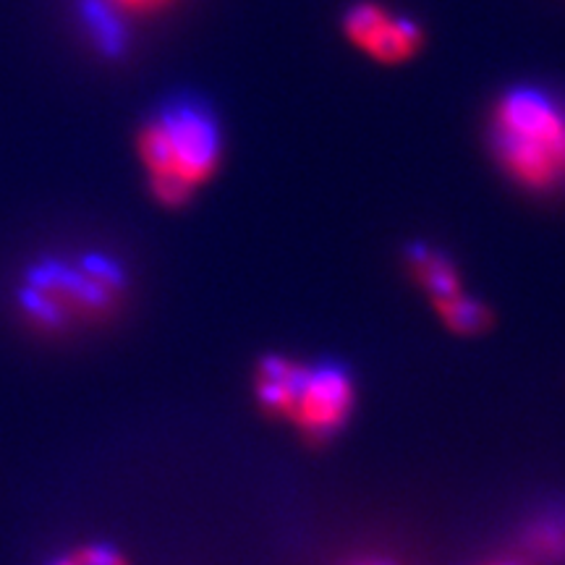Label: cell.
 I'll use <instances>...</instances> for the list:
<instances>
[{
	"mask_svg": "<svg viewBox=\"0 0 565 565\" xmlns=\"http://www.w3.org/2000/svg\"><path fill=\"white\" fill-rule=\"evenodd\" d=\"M53 565H74V561H58V563H53Z\"/></svg>",
	"mask_w": 565,
	"mask_h": 565,
	"instance_id": "11",
	"label": "cell"
},
{
	"mask_svg": "<svg viewBox=\"0 0 565 565\" xmlns=\"http://www.w3.org/2000/svg\"><path fill=\"white\" fill-rule=\"evenodd\" d=\"M490 150L513 183L529 192L565 186V100L534 84L508 89L490 113Z\"/></svg>",
	"mask_w": 565,
	"mask_h": 565,
	"instance_id": "2",
	"label": "cell"
},
{
	"mask_svg": "<svg viewBox=\"0 0 565 565\" xmlns=\"http://www.w3.org/2000/svg\"><path fill=\"white\" fill-rule=\"evenodd\" d=\"M110 3L116 6V9H121L126 17H131V13H154L166 9L173 0H110Z\"/></svg>",
	"mask_w": 565,
	"mask_h": 565,
	"instance_id": "10",
	"label": "cell"
},
{
	"mask_svg": "<svg viewBox=\"0 0 565 565\" xmlns=\"http://www.w3.org/2000/svg\"><path fill=\"white\" fill-rule=\"evenodd\" d=\"M79 17L87 26V38L108 58H121L129 45V26L126 13L110 3V0H82Z\"/></svg>",
	"mask_w": 565,
	"mask_h": 565,
	"instance_id": "7",
	"label": "cell"
},
{
	"mask_svg": "<svg viewBox=\"0 0 565 565\" xmlns=\"http://www.w3.org/2000/svg\"><path fill=\"white\" fill-rule=\"evenodd\" d=\"M343 34L366 58L398 66L419 53L424 34L412 17L395 13L374 0H359L343 17Z\"/></svg>",
	"mask_w": 565,
	"mask_h": 565,
	"instance_id": "5",
	"label": "cell"
},
{
	"mask_svg": "<svg viewBox=\"0 0 565 565\" xmlns=\"http://www.w3.org/2000/svg\"><path fill=\"white\" fill-rule=\"evenodd\" d=\"M406 263L408 270L414 273V278L419 280V286L427 291L429 299H433L435 309L466 294L456 265L450 263L443 252L433 249V246L414 244L412 249L406 252Z\"/></svg>",
	"mask_w": 565,
	"mask_h": 565,
	"instance_id": "6",
	"label": "cell"
},
{
	"mask_svg": "<svg viewBox=\"0 0 565 565\" xmlns=\"http://www.w3.org/2000/svg\"><path fill=\"white\" fill-rule=\"evenodd\" d=\"M134 147L152 200L168 210L186 207L221 168V121L200 97L175 95L147 116Z\"/></svg>",
	"mask_w": 565,
	"mask_h": 565,
	"instance_id": "1",
	"label": "cell"
},
{
	"mask_svg": "<svg viewBox=\"0 0 565 565\" xmlns=\"http://www.w3.org/2000/svg\"><path fill=\"white\" fill-rule=\"evenodd\" d=\"M437 312H440L443 322L448 324L450 330H456V333H461V335L482 333V330L487 328V322H490V312H487V309L477 299H471L469 294H463L454 301L443 303V307H437Z\"/></svg>",
	"mask_w": 565,
	"mask_h": 565,
	"instance_id": "8",
	"label": "cell"
},
{
	"mask_svg": "<svg viewBox=\"0 0 565 565\" xmlns=\"http://www.w3.org/2000/svg\"><path fill=\"white\" fill-rule=\"evenodd\" d=\"M254 393L267 414L294 422L312 440L335 435L353 408V383L341 366H309L286 356L257 364Z\"/></svg>",
	"mask_w": 565,
	"mask_h": 565,
	"instance_id": "4",
	"label": "cell"
},
{
	"mask_svg": "<svg viewBox=\"0 0 565 565\" xmlns=\"http://www.w3.org/2000/svg\"><path fill=\"white\" fill-rule=\"evenodd\" d=\"M129 288L124 263L103 249L45 254L24 270L19 307L42 330L110 315Z\"/></svg>",
	"mask_w": 565,
	"mask_h": 565,
	"instance_id": "3",
	"label": "cell"
},
{
	"mask_svg": "<svg viewBox=\"0 0 565 565\" xmlns=\"http://www.w3.org/2000/svg\"><path fill=\"white\" fill-rule=\"evenodd\" d=\"M71 561H74V565H126L124 555L110 545H87Z\"/></svg>",
	"mask_w": 565,
	"mask_h": 565,
	"instance_id": "9",
	"label": "cell"
}]
</instances>
